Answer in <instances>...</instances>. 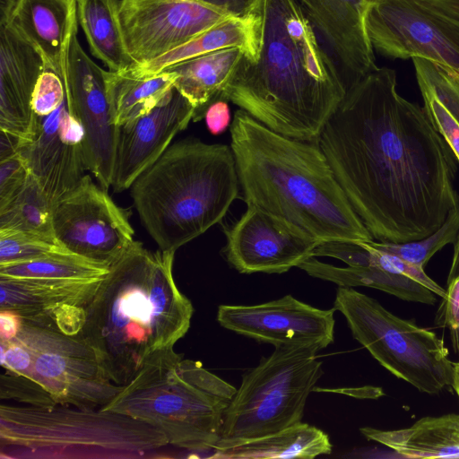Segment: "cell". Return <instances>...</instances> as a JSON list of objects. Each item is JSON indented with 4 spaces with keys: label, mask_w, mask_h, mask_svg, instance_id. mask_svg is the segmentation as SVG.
<instances>
[{
    "label": "cell",
    "mask_w": 459,
    "mask_h": 459,
    "mask_svg": "<svg viewBox=\"0 0 459 459\" xmlns=\"http://www.w3.org/2000/svg\"><path fill=\"white\" fill-rule=\"evenodd\" d=\"M195 107L178 91L151 112L117 128L112 188L122 192L170 146L193 120Z\"/></svg>",
    "instance_id": "ffe728a7"
},
{
    "label": "cell",
    "mask_w": 459,
    "mask_h": 459,
    "mask_svg": "<svg viewBox=\"0 0 459 459\" xmlns=\"http://www.w3.org/2000/svg\"><path fill=\"white\" fill-rule=\"evenodd\" d=\"M230 148L244 201L320 242L368 241L316 142L279 134L242 109L230 125Z\"/></svg>",
    "instance_id": "277c9868"
},
{
    "label": "cell",
    "mask_w": 459,
    "mask_h": 459,
    "mask_svg": "<svg viewBox=\"0 0 459 459\" xmlns=\"http://www.w3.org/2000/svg\"><path fill=\"white\" fill-rule=\"evenodd\" d=\"M77 5L71 6L59 70L65 93L84 134L88 170L105 189L112 185L117 128L111 119L105 71L84 51L78 34Z\"/></svg>",
    "instance_id": "7c38bea8"
},
{
    "label": "cell",
    "mask_w": 459,
    "mask_h": 459,
    "mask_svg": "<svg viewBox=\"0 0 459 459\" xmlns=\"http://www.w3.org/2000/svg\"><path fill=\"white\" fill-rule=\"evenodd\" d=\"M45 69L37 50L8 25L0 32V131L30 142L33 120L32 96Z\"/></svg>",
    "instance_id": "7402d4cb"
},
{
    "label": "cell",
    "mask_w": 459,
    "mask_h": 459,
    "mask_svg": "<svg viewBox=\"0 0 459 459\" xmlns=\"http://www.w3.org/2000/svg\"><path fill=\"white\" fill-rule=\"evenodd\" d=\"M1 366L6 371L31 378L33 359L30 351L17 339L0 341Z\"/></svg>",
    "instance_id": "74e56055"
},
{
    "label": "cell",
    "mask_w": 459,
    "mask_h": 459,
    "mask_svg": "<svg viewBox=\"0 0 459 459\" xmlns=\"http://www.w3.org/2000/svg\"><path fill=\"white\" fill-rule=\"evenodd\" d=\"M442 299L436 324L441 327H449L459 317V275L447 283Z\"/></svg>",
    "instance_id": "f35d334b"
},
{
    "label": "cell",
    "mask_w": 459,
    "mask_h": 459,
    "mask_svg": "<svg viewBox=\"0 0 459 459\" xmlns=\"http://www.w3.org/2000/svg\"><path fill=\"white\" fill-rule=\"evenodd\" d=\"M31 352V378L39 383L56 403L101 408L123 385L113 382L94 351L77 334L22 322L15 338Z\"/></svg>",
    "instance_id": "30bf717a"
},
{
    "label": "cell",
    "mask_w": 459,
    "mask_h": 459,
    "mask_svg": "<svg viewBox=\"0 0 459 459\" xmlns=\"http://www.w3.org/2000/svg\"><path fill=\"white\" fill-rule=\"evenodd\" d=\"M246 57V53L239 48H223L166 69L177 74L176 90L195 107V122L204 118L210 103L222 99L224 91Z\"/></svg>",
    "instance_id": "d4e9b609"
},
{
    "label": "cell",
    "mask_w": 459,
    "mask_h": 459,
    "mask_svg": "<svg viewBox=\"0 0 459 459\" xmlns=\"http://www.w3.org/2000/svg\"><path fill=\"white\" fill-rule=\"evenodd\" d=\"M315 348L281 345L247 372L224 415L213 451L228 449L301 421L308 394L323 375Z\"/></svg>",
    "instance_id": "ba28073f"
},
{
    "label": "cell",
    "mask_w": 459,
    "mask_h": 459,
    "mask_svg": "<svg viewBox=\"0 0 459 459\" xmlns=\"http://www.w3.org/2000/svg\"><path fill=\"white\" fill-rule=\"evenodd\" d=\"M74 1L1 0L0 22L39 52L45 68L57 73Z\"/></svg>",
    "instance_id": "603a6c76"
},
{
    "label": "cell",
    "mask_w": 459,
    "mask_h": 459,
    "mask_svg": "<svg viewBox=\"0 0 459 459\" xmlns=\"http://www.w3.org/2000/svg\"><path fill=\"white\" fill-rule=\"evenodd\" d=\"M111 119L119 126L168 100L174 90L177 74L169 70L147 77H136L127 71H105Z\"/></svg>",
    "instance_id": "83f0119b"
},
{
    "label": "cell",
    "mask_w": 459,
    "mask_h": 459,
    "mask_svg": "<svg viewBox=\"0 0 459 459\" xmlns=\"http://www.w3.org/2000/svg\"><path fill=\"white\" fill-rule=\"evenodd\" d=\"M411 59L423 108L459 162V72L427 58Z\"/></svg>",
    "instance_id": "4316f807"
},
{
    "label": "cell",
    "mask_w": 459,
    "mask_h": 459,
    "mask_svg": "<svg viewBox=\"0 0 459 459\" xmlns=\"http://www.w3.org/2000/svg\"><path fill=\"white\" fill-rule=\"evenodd\" d=\"M22 326V318L15 311L0 309V340H13L19 334Z\"/></svg>",
    "instance_id": "b9f144b4"
},
{
    "label": "cell",
    "mask_w": 459,
    "mask_h": 459,
    "mask_svg": "<svg viewBox=\"0 0 459 459\" xmlns=\"http://www.w3.org/2000/svg\"><path fill=\"white\" fill-rule=\"evenodd\" d=\"M204 118L209 132L213 135L222 134L230 122V110L228 100L217 99L208 105Z\"/></svg>",
    "instance_id": "ab89813d"
},
{
    "label": "cell",
    "mask_w": 459,
    "mask_h": 459,
    "mask_svg": "<svg viewBox=\"0 0 459 459\" xmlns=\"http://www.w3.org/2000/svg\"><path fill=\"white\" fill-rule=\"evenodd\" d=\"M459 275V234L454 243V255L448 273L447 283Z\"/></svg>",
    "instance_id": "7bdbcfd3"
},
{
    "label": "cell",
    "mask_w": 459,
    "mask_h": 459,
    "mask_svg": "<svg viewBox=\"0 0 459 459\" xmlns=\"http://www.w3.org/2000/svg\"><path fill=\"white\" fill-rule=\"evenodd\" d=\"M257 58L222 99L283 135L316 142L346 95L339 69L296 0H264Z\"/></svg>",
    "instance_id": "7a4b0ae2"
},
{
    "label": "cell",
    "mask_w": 459,
    "mask_h": 459,
    "mask_svg": "<svg viewBox=\"0 0 459 459\" xmlns=\"http://www.w3.org/2000/svg\"><path fill=\"white\" fill-rule=\"evenodd\" d=\"M452 387L456 392L459 398V362L454 363Z\"/></svg>",
    "instance_id": "f6af8a7d"
},
{
    "label": "cell",
    "mask_w": 459,
    "mask_h": 459,
    "mask_svg": "<svg viewBox=\"0 0 459 459\" xmlns=\"http://www.w3.org/2000/svg\"><path fill=\"white\" fill-rule=\"evenodd\" d=\"M74 254L56 238L0 230V264Z\"/></svg>",
    "instance_id": "836d02e7"
},
{
    "label": "cell",
    "mask_w": 459,
    "mask_h": 459,
    "mask_svg": "<svg viewBox=\"0 0 459 459\" xmlns=\"http://www.w3.org/2000/svg\"><path fill=\"white\" fill-rule=\"evenodd\" d=\"M167 445L155 427L110 410L0 405L1 459L153 458Z\"/></svg>",
    "instance_id": "52a82bcc"
},
{
    "label": "cell",
    "mask_w": 459,
    "mask_h": 459,
    "mask_svg": "<svg viewBox=\"0 0 459 459\" xmlns=\"http://www.w3.org/2000/svg\"><path fill=\"white\" fill-rule=\"evenodd\" d=\"M448 328L454 351L459 358V317Z\"/></svg>",
    "instance_id": "ee69618b"
},
{
    "label": "cell",
    "mask_w": 459,
    "mask_h": 459,
    "mask_svg": "<svg viewBox=\"0 0 459 459\" xmlns=\"http://www.w3.org/2000/svg\"><path fill=\"white\" fill-rule=\"evenodd\" d=\"M237 18L260 16L264 0H203Z\"/></svg>",
    "instance_id": "60d3db41"
},
{
    "label": "cell",
    "mask_w": 459,
    "mask_h": 459,
    "mask_svg": "<svg viewBox=\"0 0 459 459\" xmlns=\"http://www.w3.org/2000/svg\"><path fill=\"white\" fill-rule=\"evenodd\" d=\"M230 146L184 139L131 186L140 221L159 248L174 251L219 223L238 197Z\"/></svg>",
    "instance_id": "5b68a950"
},
{
    "label": "cell",
    "mask_w": 459,
    "mask_h": 459,
    "mask_svg": "<svg viewBox=\"0 0 459 459\" xmlns=\"http://www.w3.org/2000/svg\"><path fill=\"white\" fill-rule=\"evenodd\" d=\"M230 17L203 0H119L117 7L120 33L134 65L157 58Z\"/></svg>",
    "instance_id": "9a60e30c"
},
{
    "label": "cell",
    "mask_w": 459,
    "mask_h": 459,
    "mask_svg": "<svg viewBox=\"0 0 459 459\" xmlns=\"http://www.w3.org/2000/svg\"><path fill=\"white\" fill-rule=\"evenodd\" d=\"M103 278L0 276V309L17 312L24 323L77 334L85 323V307Z\"/></svg>",
    "instance_id": "d6986e66"
},
{
    "label": "cell",
    "mask_w": 459,
    "mask_h": 459,
    "mask_svg": "<svg viewBox=\"0 0 459 459\" xmlns=\"http://www.w3.org/2000/svg\"><path fill=\"white\" fill-rule=\"evenodd\" d=\"M329 437L315 426L301 421L268 436L241 445L213 451L212 458L313 459L332 452Z\"/></svg>",
    "instance_id": "f1b7e54d"
},
{
    "label": "cell",
    "mask_w": 459,
    "mask_h": 459,
    "mask_svg": "<svg viewBox=\"0 0 459 459\" xmlns=\"http://www.w3.org/2000/svg\"><path fill=\"white\" fill-rule=\"evenodd\" d=\"M19 152L53 203L77 186L88 165L83 129L67 96L53 112L33 116L30 140Z\"/></svg>",
    "instance_id": "ac0fdd59"
},
{
    "label": "cell",
    "mask_w": 459,
    "mask_h": 459,
    "mask_svg": "<svg viewBox=\"0 0 459 459\" xmlns=\"http://www.w3.org/2000/svg\"><path fill=\"white\" fill-rule=\"evenodd\" d=\"M129 214L84 175L54 203L55 236L74 254L110 264L134 241Z\"/></svg>",
    "instance_id": "5bb4252c"
},
{
    "label": "cell",
    "mask_w": 459,
    "mask_h": 459,
    "mask_svg": "<svg viewBox=\"0 0 459 459\" xmlns=\"http://www.w3.org/2000/svg\"><path fill=\"white\" fill-rule=\"evenodd\" d=\"M333 308L344 316L354 339L393 375L428 394L452 387L454 363L435 333L353 288H338Z\"/></svg>",
    "instance_id": "9c48e42d"
},
{
    "label": "cell",
    "mask_w": 459,
    "mask_h": 459,
    "mask_svg": "<svg viewBox=\"0 0 459 459\" xmlns=\"http://www.w3.org/2000/svg\"><path fill=\"white\" fill-rule=\"evenodd\" d=\"M119 0H76L77 20L91 55L109 72H124L133 65L117 21Z\"/></svg>",
    "instance_id": "f546056e"
},
{
    "label": "cell",
    "mask_w": 459,
    "mask_h": 459,
    "mask_svg": "<svg viewBox=\"0 0 459 459\" xmlns=\"http://www.w3.org/2000/svg\"><path fill=\"white\" fill-rule=\"evenodd\" d=\"M360 432L405 458H459L458 414L424 417L400 429L364 427Z\"/></svg>",
    "instance_id": "484cf974"
},
{
    "label": "cell",
    "mask_w": 459,
    "mask_h": 459,
    "mask_svg": "<svg viewBox=\"0 0 459 459\" xmlns=\"http://www.w3.org/2000/svg\"><path fill=\"white\" fill-rule=\"evenodd\" d=\"M65 89L61 76L45 68L36 83L31 107L33 116H44L56 109L65 99Z\"/></svg>",
    "instance_id": "d590c367"
},
{
    "label": "cell",
    "mask_w": 459,
    "mask_h": 459,
    "mask_svg": "<svg viewBox=\"0 0 459 459\" xmlns=\"http://www.w3.org/2000/svg\"><path fill=\"white\" fill-rule=\"evenodd\" d=\"M174 255L134 240L85 307L79 333L117 385L128 384L149 356L174 347L190 327L194 308L175 282Z\"/></svg>",
    "instance_id": "3957f363"
},
{
    "label": "cell",
    "mask_w": 459,
    "mask_h": 459,
    "mask_svg": "<svg viewBox=\"0 0 459 459\" xmlns=\"http://www.w3.org/2000/svg\"><path fill=\"white\" fill-rule=\"evenodd\" d=\"M332 55L348 91L377 68L365 27L373 0H296Z\"/></svg>",
    "instance_id": "44dd1931"
},
{
    "label": "cell",
    "mask_w": 459,
    "mask_h": 459,
    "mask_svg": "<svg viewBox=\"0 0 459 459\" xmlns=\"http://www.w3.org/2000/svg\"><path fill=\"white\" fill-rule=\"evenodd\" d=\"M237 389L184 359L173 347L149 356L133 379L102 410L155 427L169 445L195 453L213 450Z\"/></svg>",
    "instance_id": "8992f818"
},
{
    "label": "cell",
    "mask_w": 459,
    "mask_h": 459,
    "mask_svg": "<svg viewBox=\"0 0 459 459\" xmlns=\"http://www.w3.org/2000/svg\"><path fill=\"white\" fill-rule=\"evenodd\" d=\"M0 398L26 405L50 407L56 403L48 392L36 380L5 370L0 376Z\"/></svg>",
    "instance_id": "e575fe53"
},
{
    "label": "cell",
    "mask_w": 459,
    "mask_h": 459,
    "mask_svg": "<svg viewBox=\"0 0 459 459\" xmlns=\"http://www.w3.org/2000/svg\"><path fill=\"white\" fill-rule=\"evenodd\" d=\"M377 67L351 88L316 143L374 239L403 243L438 230L459 208L455 157L424 108Z\"/></svg>",
    "instance_id": "6da1fadb"
},
{
    "label": "cell",
    "mask_w": 459,
    "mask_h": 459,
    "mask_svg": "<svg viewBox=\"0 0 459 459\" xmlns=\"http://www.w3.org/2000/svg\"><path fill=\"white\" fill-rule=\"evenodd\" d=\"M365 27L377 53L394 59L423 57L459 72V19L418 0H373Z\"/></svg>",
    "instance_id": "4fadbf2b"
},
{
    "label": "cell",
    "mask_w": 459,
    "mask_h": 459,
    "mask_svg": "<svg viewBox=\"0 0 459 459\" xmlns=\"http://www.w3.org/2000/svg\"><path fill=\"white\" fill-rule=\"evenodd\" d=\"M260 37V16L230 17L192 40L151 61L134 65L126 71L136 77L153 76L186 60L230 48H241L252 62L258 56Z\"/></svg>",
    "instance_id": "cb8c5ba5"
},
{
    "label": "cell",
    "mask_w": 459,
    "mask_h": 459,
    "mask_svg": "<svg viewBox=\"0 0 459 459\" xmlns=\"http://www.w3.org/2000/svg\"><path fill=\"white\" fill-rule=\"evenodd\" d=\"M459 234V208L451 211L434 233L413 241L394 243L371 241L377 248L424 269L429 260L446 245L455 243Z\"/></svg>",
    "instance_id": "d6a6232c"
},
{
    "label": "cell",
    "mask_w": 459,
    "mask_h": 459,
    "mask_svg": "<svg viewBox=\"0 0 459 459\" xmlns=\"http://www.w3.org/2000/svg\"><path fill=\"white\" fill-rule=\"evenodd\" d=\"M30 175L28 163L20 152L0 160V207L21 192Z\"/></svg>",
    "instance_id": "8d00e7d4"
},
{
    "label": "cell",
    "mask_w": 459,
    "mask_h": 459,
    "mask_svg": "<svg viewBox=\"0 0 459 459\" xmlns=\"http://www.w3.org/2000/svg\"><path fill=\"white\" fill-rule=\"evenodd\" d=\"M53 206L54 203L31 174L21 192L0 207V230L56 239L53 227Z\"/></svg>",
    "instance_id": "4dcf8cb0"
},
{
    "label": "cell",
    "mask_w": 459,
    "mask_h": 459,
    "mask_svg": "<svg viewBox=\"0 0 459 459\" xmlns=\"http://www.w3.org/2000/svg\"><path fill=\"white\" fill-rule=\"evenodd\" d=\"M110 264L70 254L0 264V276L50 279L103 278Z\"/></svg>",
    "instance_id": "1f68e13d"
},
{
    "label": "cell",
    "mask_w": 459,
    "mask_h": 459,
    "mask_svg": "<svg viewBox=\"0 0 459 459\" xmlns=\"http://www.w3.org/2000/svg\"><path fill=\"white\" fill-rule=\"evenodd\" d=\"M334 311L286 295L259 305H221L217 320L228 330L274 347L302 345L320 351L333 342Z\"/></svg>",
    "instance_id": "e0dca14e"
},
{
    "label": "cell",
    "mask_w": 459,
    "mask_h": 459,
    "mask_svg": "<svg viewBox=\"0 0 459 459\" xmlns=\"http://www.w3.org/2000/svg\"><path fill=\"white\" fill-rule=\"evenodd\" d=\"M368 241H325L298 267L339 287H368L403 300L432 305L446 290L424 269L384 252Z\"/></svg>",
    "instance_id": "8fae6325"
},
{
    "label": "cell",
    "mask_w": 459,
    "mask_h": 459,
    "mask_svg": "<svg viewBox=\"0 0 459 459\" xmlns=\"http://www.w3.org/2000/svg\"><path fill=\"white\" fill-rule=\"evenodd\" d=\"M225 255L241 273H282L313 256L321 243L292 223L247 205L227 231Z\"/></svg>",
    "instance_id": "2e32d148"
}]
</instances>
